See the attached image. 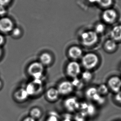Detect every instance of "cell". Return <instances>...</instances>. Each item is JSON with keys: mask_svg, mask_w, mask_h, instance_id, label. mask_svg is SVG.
Here are the masks:
<instances>
[{"mask_svg": "<svg viewBox=\"0 0 121 121\" xmlns=\"http://www.w3.org/2000/svg\"><path fill=\"white\" fill-rule=\"evenodd\" d=\"M25 89L29 96L38 94L42 91V81L41 79H34L27 85Z\"/></svg>", "mask_w": 121, "mask_h": 121, "instance_id": "cell-6", "label": "cell"}, {"mask_svg": "<svg viewBox=\"0 0 121 121\" xmlns=\"http://www.w3.org/2000/svg\"><path fill=\"white\" fill-rule=\"evenodd\" d=\"M100 95L98 92L97 87H91L86 89L85 92V96L90 101L94 103Z\"/></svg>", "mask_w": 121, "mask_h": 121, "instance_id": "cell-11", "label": "cell"}, {"mask_svg": "<svg viewBox=\"0 0 121 121\" xmlns=\"http://www.w3.org/2000/svg\"><path fill=\"white\" fill-rule=\"evenodd\" d=\"M13 24L12 20L7 17L0 19V31L4 33H8L13 29Z\"/></svg>", "mask_w": 121, "mask_h": 121, "instance_id": "cell-10", "label": "cell"}, {"mask_svg": "<svg viewBox=\"0 0 121 121\" xmlns=\"http://www.w3.org/2000/svg\"><path fill=\"white\" fill-rule=\"evenodd\" d=\"M47 121H59V118L56 114H52L47 119Z\"/></svg>", "mask_w": 121, "mask_h": 121, "instance_id": "cell-27", "label": "cell"}, {"mask_svg": "<svg viewBox=\"0 0 121 121\" xmlns=\"http://www.w3.org/2000/svg\"><path fill=\"white\" fill-rule=\"evenodd\" d=\"M105 27L104 25L102 23H99L96 25L95 28V32L98 33H101L104 31Z\"/></svg>", "mask_w": 121, "mask_h": 121, "instance_id": "cell-25", "label": "cell"}, {"mask_svg": "<svg viewBox=\"0 0 121 121\" xmlns=\"http://www.w3.org/2000/svg\"><path fill=\"white\" fill-rule=\"evenodd\" d=\"M57 89L60 95H67L73 92L74 88L71 81L65 80L59 83Z\"/></svg>", "mask_w": 121, "mask_h": 121, "instance_id": "cell-9", "label": "cell"}, {"mask_svg": "<svg viewBox=\"0 0 121 121\" xmlns=\"http://www.w3.org/2000/svg\"><path fill=\"white\" fill-rule=\"evenodd\" d=\"M99 58L93 53H89L82 56L81 65L85 69L91 71L96 68L99 63Z\"/></svg>", "mask_w": 121, "mask_h": 121, "instance_id": "cell-1", "label": "cell"}, {"mask_svg": "<svg viewBox=\"0 0 121 121\" xmlns=\"http://www.w3.org/2000/svg\"><path fill=\"white\" fill-rule=\"evenodd\" d=\"M71 82H72L74 89L80 90L82 89L84 86V82L81 79V78L76 77L73 78Z\"/></svg>", "mask_w": 121, "mask_h": 121, "instance_id": "cell-21", "label": "cell"}, {"mask_svg": "<svg viewBox=\"0 0 121 121\" xmlns=\"http://www.w3.org/2000/svg\"><path fill=\"white\" fill-rule=\"evenodd\" d=\"M110 36L115 41L121 40V25H117L111 30Z\"/></svg>", "mask_w": 121, "mask_h": 121, "instance_id": "cell-14", "label": "cell"}, {"mask_svg": "<svg viewBox=\"0 0 121 121\" xmlns=\"http://www.w3.org/2000/svg\"><path fill=\"white\" fill-rule=\"evenodd\" d=\"M114 99L116 103L121 105V91L115 94Z\"/></svg>", "mask_w": 121, "mask_h": 121, "instance_id": "cell-26", "label": "cell"}, {"mask_svg": "<svg viewBox=\"0 0 121 121\" xmlns=\"http://www.w3.org/2000/svg\"><path fill=\"white\" fill-rule=\"evenodd\" d=\"M1 86H2V82L1 81H0V87H1Z\"/></svg>", "mask_w": 121, "mask_h": 121, "instance_id": "cell-36", "label": "cell"}, {"mask_svg": "<svg viewBox=\"0 0 121 121\" xmlns=\"http://www.w3.org/2000/svg\"><path fill=\"white\" fill-rule=\"evenodd\" d=\"M80 104L81 102L74 96L67 98L64 103V107L69 112H76L79 111Z\"/></svg>", "mask_w": 121, "mask_h": 121, "instance_id": "cell-5", "label": "cell"}, {"mask_svg": "<svg viewBox=\"0 0 121 121\" xmlns=\"http://www.w3.org/2000/svg\"><path fill=\"white\" fill-rule=\"evenodd\" d=\"M4 42V36L0 34V45H2Z\"/></svg>", "mask_w": 121, "mask_h": 121, "instance_id": "cell-33", "label": "cell"}, {"mask_svg": "<svg viewBox=\"0 0 121 121\" xmlns=\"http://www.w3.org/2000/svg\"><path fill=\"white\" fill-rule=\"evenodd\" d=\"M44 65L40 62H34L30 65L28 72L34 79H41L44 72Z\"/></svg>", "mask_w": 121, "mask_h": 121, "instance_id": "cell-3", "label": "cell"}, {"mask_svg": "<svg viewBox=\"0 0 121 121\" xmlns=\"http://www.w3.org/2000/svg\"><path fill=\"white\" fill-rule=\"evenodd\" d=\"M97 88L98 92L103 96H106L109 93V90L107 84H101L98 86Z\"/></svg>", "mask_w": 121, "mask_h": 121, "instance_id": "cell-20", "label": "cell"}, {"mask_svg": "<svg viewBox=\"0 0 121 121\" xmlns=\"http://www.w3.org/2000/svg\"><path fill=\"white\" fill-rule=\"evenodd\" d=\"M120 69H121V67H120Z\"/></svg>", "mask_w": 121, "mask_h": 121, "instance_id": "cell-37", "label": "cell"}, {"mask_svg": "<svg viewBox=\"0 0 121 121\" xmlns=\"http://www.w3.org/2000/svg\"><path fill=\"white\" fill-rule=\"evenodd\" d=\"M117 47L116 41L112 39L107 41L105 44L104 48L108 52H112L114 51Z\"/></svg>", "mask_w": 121, "mask_h": 121, "instance_id": "cell-19", "label": "cell"}, {"mask_svg": "<svg viewBox=\"0 0 121 121\" xmlns=\"http://www.w3.org/2000/svg\"><path fill=\"white\" fill-rule=\"evenodd\" d=\"M14 95L17 100L20 101L25 100L29 96L26 89L23 88H21L16 91Z\"/></svg>", "mask_w": 121, "mask_h": 121, "instance_id": "cell-15", "label": "cell"}, {"mask_svg": "<svg viewBox=\"0 0 121 121\" xmlns=\"http://www.w3.org/2000/svg\"><path fill=\"white\" fill-rule=\"evenodd\" d=\"M79 111L84 112L88 117H90L95 116L97 109L95 104L90 102H81Z\"/></svg>", "mask_w": 121, "mask_h": 121, "instance_id": "cell-8", "label": "cell"}, {"mask_svg": "<svg viewBox=\"0 0 121 121\" xmlns=\"http://www.w3.org/2000/svg\"><path fill=\"white\" fill-rule=\"evenodd\" d=\"M6 12H7V10L5 8V6L0 5V16H4L5 15Z\"/></svg>", "mask_w": 121, "mask_h": 121, "instance_id": "cell-29", "label": "cell"}, {"mask_svg": "<svg viewBox=\"0 0 121 121\" xmlns=\"http://www.w3.org/2000/svg\"><path fill=\"white\" fill-rule=\"evenodd\" d=\"M61 121H73V117L71 115H66L65 116L64 119Z\"/></svg>", "mask_w": 121, "mask_h": 121, "instance_id": "cell-31", "label": "cell"}, {"mask_svg": "<svg viewBox=\"0 0 121 121\" xmlns=\"http://www.w3.org/2000/svg\"><path fill=\"white\" fill-rule=\"evenodd\" d=\"M109 91L116 94L121 91V78L118 76L109 78L107 82Z\"/></svg>", "mask_w": 121, "mask_h": 121, "instance_id": "cell-7", "label": "cell"}, {"mask_svg": "<svg viewBox=\"0 0 121 121\" xmlns=\"http://www.w3.org/2000/svg\"><path fill=\"white\" fill-rule=\"evenodd\" d=\"M52 57L48 53H44L40 56V62L43 65H47L50 64L52 61Z\"/></svg>", "mask_w": 121, "mask_h": 121, "instance_id": "cell-18", "label": "cell"}, {"mask_svg": "<svg viewBox=\"0 0 121 121\" xmlns=\"http://www.w3.org/2000/svg\"><path fill=\"white\" fill-rule=\"evenodd\" d=\"M66 72L67 76L72 79L78 77L82 73L81 64L76 60L70 61L66 66Z\"/></svg>", "mask_w": 121, "mask_h": 121, "instance_id": "cell-2", "label": "cell"}, {"mask_svg": "<svg viewBox=\"0 0 121 121\" xmlns=\"http://www.w3.org/2000/svg\"><path fill=\"white\" fill-rule=\"evenodd\" d=\"M1 54H2V50L0 48V56L1 55Z\"/></svg>", "mask_w": 121, "mask_h": 121, "instance_id": "cell-35", "label": "cell"}, {"mask_svg": "<svg viewBox=\"0 0 121 121\" xmlns=\"http://www.w3.org/2000/svg\"><path fill=\"white\" fill-rule=\"evenodd\" d=\"M90 2L91 3H98L99 2V0H89Z\"/></svg>", "mask_w": 121, "mask_h": 121, "instance_id": "cell-34", "label": "cell"}, {"mask_svg": "<svg viewBox=\"0 0 121 121\" xmlns=\"http://www.w3.org/2000/svg\"><path fill=\"white\" fill-rule=\"evenodd\" d=\"M12 32L13 35L15 37L19 36L21 34V30L20 29L17 27L13 28V29L12 30Z\"/></svg>", "mask_w": 121, "mask_h": 121, "instance_id": "cell-28", "label": "cell"}, {"mask_svg": "<svg viewBox=\"0 0 121 121\" xmlns=\"http://www.w3.org/2000/svg\"><path fill=\"white\" fill-rule=\"evenodd\" d=\"M42 114L40 109L37 108H33L30 111V115L31 117L35 119L39 118Z\"/></svg>", "mask_w": 121, "mask_h": 121, "instance_id": "cell-23", "label": "cell"}, {"mask_svg": "<svg viewBox=\"0 0 121 121\" xmlns=\"http://www.w3.org/2000/svg\"><path fill=\"white\" fill-rule=\"evenodd\" d=\"M82 44L86 46L93 45L97 42L98 34L95 31H89L82 33L81 35Z\"/></svg>", "mask_w": 121, "mask_h": 121, "instance_id": "cell-4", "label": "cell"}, {"mask_svg": "<svg viewBox=\"0 0 121 121\" xmlns=\"http://www.w3.org/2000/svg\"><path fill=\"white\" fill-rule=\"evenodd\" d=\"M87 117L86 114L81 111H78L73 117L74 121H86Z\"/></svg>", "mask_w": 121, "mask_h": 121, "instance_id": "cell-22", "label": "cell"}, {"mask_svg": "<svg viewBox=\"0 0 121 121\" xmlns=\"http://www.w3.org/2000/svg\"><path fill=\"white\" fill-rule=\"evenodd\" d=\"M112 0H99L98 4L103 7H108L112 5Z\"/></svg>", "mask_w": 121, "mask_h": 121, "instance_id": "cell-24", "label": "cell"}, {"mask_svg": "<svg viewBox=\"0 0 121 121\" xmlns=\"http://www.w3.org/2000/svg\"><path fill=\"white\" fill-rule=\"evenodd\" d=\"M23 121H35V120L31 117H28L25 118Z\"/></svg>", "mask_w": 121, "mask_h": 121, "instance_id": "cell-32", "label": "cell"}, {"mask_svg": "<svg viewBox=\"0 0 121 121\" xmlns=\"http://www.w3.org/2000/svg\"><path fill=\"white\" fill-rule=\"evenodd\" d=\"M10 0H0V5L5 6L10 3Z\"/></svg>", "mask_w": 121, "mask_h": 121, "instance_id": "cell-30", "label": "cell"}, {"mask_svg": "<svg viewBox=\"0 0 121 121\" xmlns=\"http://www.w3.org/2000/svg\"><path fill=\"white\" fill-rule=\"evenodd\" d=\"M117 16V13L115 10L111 9H108L103 13L102 17L105 22L111 23L115 20Z\"/></svg>", "mask_w": 121, "mask_h": 121, "instance_id": "cell-13", "label": "cell"}, {"mask_svg": "<svg viewBox=\"0 0 121 121\" xmlns=\"http://www.w3.org/2000/svg\"><path fill=\"white\" fill-rule=\"evenodd\" d=\"M68 55L73 60H76L82 58V51L80 47L77 46L71 47L68 51Z\"/></svg>", "mask_w": 121, "mask_h": 121, "instance_id": "cell-12", "label": "cell"}, {"mask_svg": "<svg viewBox=\"0 0 121 121\" xmlns=\"http://www.w3.org/2000/svg\"><path fill=\"white\" fill-rule=\"evenodd\" d=\"M60 94L57 88L54 87L51 88L47 91V96L48 99L51 101H55L58 98Z\"/></svg>", "mask_w": 121, "mask_h": 121, "instance_id": "cell-16", "label": "cell"}, {"mask_svg": "<svg viewBox=\"0 0 121 121\" xmlns=\"http://www.w3.org/2000/svg\"><path fill=\"white\" fill-rule=\"evenodd\" d=\"M81 79L84 82H89L92 80L93 75L91 71L86 70L81 73Z\"/></svg>", "mask_w": 121, "mask_h": 121, "instance_id": "cell-17", "label": "cell"}]
</instances>
